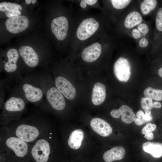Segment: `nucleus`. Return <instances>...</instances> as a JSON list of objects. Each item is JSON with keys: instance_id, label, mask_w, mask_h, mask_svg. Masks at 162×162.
Segmentation results:
<instances>
[{"instance_id": "obj_14", "label": "nucleus", "mask_w": 162, "mask_h": 162, "mask_svg": "<svg viewBox=\"0 0 162 162\" xmlns=\"http://www.w3.org/2000/svg\"><path fill=\"white\" fill-rule=\"evenodd\" d=\"M19 52L28 69L34 68L39 64L40 57L31 47L28 46H21L19 49Z\"/></svg>"}, {"instance_id": "obj_25", "label": "nucleus", "mask_w": 162, "mask_h": 162, "mask_svg": "<svg viewBox=\"0 0 162 162\" xmlns=\"http://www.w3.org/2000/svg\"><path fill=\"white\" fill-rule=\"evenodd\" d=\"M156 125L151 123L147 124L142 128L141 132L142 134H145L144 137L148 140H153L154 138V134L152 132L155 130Z\"/></svg>"}, {"instance_id": "obj_28", "label": "nucleus", "mask_w": 162, "mask_h": 162, "mask_svg": "<svg viewBox=\"0 0 162 162\" xmlns=\"http://www.w3.org/2000/svg\"><path fill=\"white\" fill-rule=\"evenodd\" d=\"M9 83L4 79L0 81V109L4 102L5 91L9 88Z\"/></svg>"}, {"instance_id": "obj_33", "label": "nucleus", "mask_w": 162, "mask_h": 162, "mask_svg": "<svg viewBox=\"0 0 162 162\" xmlns=\"http://www.w3.org/2000/svg\"><path fill=\"white\" fill-rule=\"evenodd\" d=\"M131 34L133 37L135 39H138L141 36V33L136 28H134L132 30Z\"/></svg>"}, {"instance_id": "obj_23", "label": "nucleus", "mask_w": 162, "mask_h": 162, "mask_svg": "<svg viewBox=\"0 0 162 162\" xmlns=\"http://www.w3.org/2000/svg\"><path fill=\"white\" fill-rule=\"evenodd\" d=\"M145 97L149 98L156 101L162 100V90L154 89L148 87L146 88L143 92Z\"/></svg>"}, {"instance_id": "obj_4", "label": "nucleus", "mask_w": 162, "mask_h": 162, "mask_svg": "<svg viewBox=\"0 0 162 162\" xmlns=\"http://www.w3.org/2000/svg\"><path fill=\"white\" fill-rule=\"evenodd\" d=\"M41 74L46 112L56 116L61 123L71 121L68 116L65 98L56 87L50 73L45 70Z\"/></svg>"}, {"instance_id": "obj_2", "label": "nucleus", "mask_w": 162, "mask_h": 162, "mask_svg": "<svg viewBox=\"0 0 162 162\" xmlns=\"http://www.w3.org/2000/svg\"><path fill=\"white\" fill-rule=\"evenodd\" d=\"M45 112H34L6 126L14 135L31 144L54 127Z\"/></svg>"}, {"instance_id": "obj_34", "label": "nucleus", "mask_w": 162, "mask_h": 162, "mask_svg": "<svg viewBox=\"0 0 162 162\" xmlns=\"http://www.w3.org/2000/svg\"><path fill=\"white\" fill-rule=\"evenodd\" d=\"M0 162H8L5 154L1 150H0Z\"/></svg>"}, {"instance_id": "obj_42", "label": "nucleus", "mask_w": 162, "mask_h": 162, "mask_svg": "<svg viewBox=\"0 0 162 162\" xmlns=\"http://www.w3.org/2000/svg\"><path fill=\"white\" fill-rule=\"evenodd\" d=\"M25 1L26 3L27 4H29L32 2L31 0H26Z\"/></svg>"}, {"instance_id": "obj_36", "label": "nucleus", "mask_w": 162, "mask_h": 162, "mask_svg": "<svg viewBox=\"0 0 162 162\" xmlns=\"http://www.w3.org/2000/svg\"><path fill=\"white\" fill-rule=\"evenodd\" d=\"M161 106V104L160 102L156 101L153 103L151 107V109H152L153 108H160Z\"/></svg>"}, {"instance_id": "obj_1", "label": "nucleus", "mask_w": 162, "mask_h": 162, "mask_svg": "<svg viewBox=\"0 0 162 162\" xmlns=\"http://www.w3.org/2000/svg\"><path fill=\"white\" fill-rule=\"evenodd\" d=\"M62 156L69 158L93 157L100 144L82 123L72 121L58 128Z\"/></svg>"}, {"instance_id": "obj_30", "label": "nucleus", "mask_w": 162, "mask_h": 162, "mask_svg": "<svg viewBox=\"0 0 162 162\" xmlns=\"http://www.w3.org/2000/svg\"><path fill=\"white\" fill-rule=\"evenodd\" d=\"M155 24L157 29L162 32V7L160 8L157 12Z\"/></svg>"}, {"instance_id": "obj_44", "label": "nucleus", "mask_w": 162, "mask_h": 162, "mask_svg": "<svg viewBox=\"0 0 162 162\" xmlns=\"http://www.w3.org/2000/svg\"></svg>"}, {"instance_id": "obj_20", "label": "nucleus", "mask_w": 162, "mask_h": 162, "mask_svg": "<svg viewBox=\"0 0 162 162\" xmlns=\"http://www.w3.org/2000/svg\"><path fill=\"white\" fill-rule=\"evenodd\" d=\"M22 9L21 6L16 3L5 2L0 3V11L4 12L9 18L20 16Z\"/></svg>"}, {"instance_id": "obj_39", "label": "nucleus", "mask_w": 162, "mask_h": 162, "mask_svg": "<svg viewBox=\"0 0 162 162\" xmlns=\"http://www.w3.org/2000/svg\"><path fill=\"white\" fill-rule=\"evenodd\" d=\"M86 4L89 5H92L94 4L97 1V0H84Z\"/></svg>"}, {"instance_id": "obj_43", "label": "nucleus", "mask_w": 162, "mask_h": 162, "mask_svg": "<svg viewBox=\"0 0 162 162\" xmlns=\"http://www.w3.org/2000/svg\"><path fill=\"white\" fill-rule=\"evenodd\" d=\"M36 2V0H31V2L32 3V4H35Z\"/></svg>"}, {"instance_id": "obj_21", "label": "nucleus", "mask_w": 162, "mask_h": 162, "mask_svg": "<svg viewBox=\"0 0 162 162\" xmlns=\"http://www.w3.org/2000/svg\"><path fill=\"white\" fill-rule=\"evenodd\" d=\"M143 151L154 158H158L162 157V143L159 142H147L142 145Z\"/></svg>"}, {"instance_id": "obj_12", "label": "nucleus", "mask_w": 162, "mask_h": 162, "mask_svg": "<svg viewBox=\"0 0 162 162\" xmlns=\"http://www.w3.org/2000/svg\"><path fill=\"white\" fill-rule=\"evenodd\" d=\"M131 69L128 60L123 57L118 58L113 65V71L116 78L120 81L126 82L130 76Z\"/></svg>"}, {"instance_id": "obj_26", "label": "nucleus", "mask_w": 162, "mask_h": 162, "mask_svg": "<svg viewBox=\"0 0 162 162\" xmlns=\"http://www.w3.org/2000/svg\"><path fill=\"white\" fill-rule=\"evenodd\" d=\"M57 162H96L94 158L85 157L77 158H69L62 156Z\"/></svg>"}, {"instance_id": "obj_8", "label": "nucleus", "mask_w": 162, "mask_h": 162, "mask_svg": "<svg viewBox=\"0 0 162 162\" xmlns=\"http://www.w3.org/2000/svg\"><path fill=\"white\" fill-rule=\"evenodd\" d=\"M80 122L87 128L100 145H103L106 139L112 134L113 129L110 124L100 117L83 118Z\"/></svg>"}, {"instance_id": "obj_35", "label": "nucleus", "mask_w": 162, "mask_h": 162, "mask_svg": "<svg viewBox=\"0 0 162 162\" xmlns=\"http://www.w3.org/2000/svg\"><path fill=\"white\" fill-rule=\"evenodd\" d=\"M142 119L145 123H146L152 121V117L151 115H148L145 114L144 116Z\"/></svg>"}, {"instance_id": "obj_16", "label": "nucleus", "mask_w": 162, "mask_h": 162, "mask_svg": "<svg viewBox=\"0 0 162 162\" xmlns=\"http://www.w3.org/2000/svg\"><path fill=\"white\" fill-rule=\"evenodd\" d=\"M29 24L28 18L21 15L8 18L5 22L7 30L10 32L16 34L26 29Z\"/></svg>"}, {"instance_id": "obj_13", "label": "nucleus", "mask_w": 162, "mask_h": 162, "mask_svg": "<svg viewBox=\"0 0 162 162\" xmlns=\"http://www.w3.org/2000/svg\"><path fill=\"white\" fill-rule=\"evenodd\" d=\"M55 84L64 97L68 100L74 98L76 89L72 83L66 77L62 75H57L54 77Z\"/></svg>"}, {"instance_id": "obj_6", "label": "nucleus", "mask_w": 162, "mask_h": 162, "mask_svg": "<svg viewBox=\"0 0 162 162\" xmlns=\"http://www.w3.org/2000/svg\"><path fill=\"white\" fill-rule=\"evenodd\" d=\"M31 144L13 134L6 126L0 130V150L5 154L8 162H30Z\"/></svg>"}, {"instance_id": "obj_3", "label": "nucleus", "mask_w": 162, "mask_h": 162, "mask_svg": "<svg viewBox=\"0 0 162 162\" xmlns=\"http://www.w3.org/2000/svg\"><path fill=\"white\" fill-rule=\"evenodd\" d=\"M62 155L60 136L54 127L31 144V162H57Z\"/></svg>"}, {"instance_id": "obj_11", "label": "nucleus", "mask_w": 162, "mask_h": 162, "mask_svg": "<svg viewBox=\"0 0 162 162\" xmlns=\"http://www.w3.org/2000/svg\"><path fill=\"white\" fill-rule=\"evenodd\" d=\"M99 24L93 18H87L83 20L78 27L76 35L81 40H84L93 35L98 30Z\"/></svg>"}, {"instance_id": "obj_37", "label": "nucleus", "mask_w": 162, "mask_h": 162, "mask_svg": "<svg viewBox=\"0 0 162 162\" xmlns=\"http://www.w3.org/2000/svg\"><path fill=\"white\" fill-rule=\"evenodd\" d=\"M135 124L137 125L140 126L145 123L142 119L136 118L134 121Z\"/></svg>"}, {"instance_id": "obj_22", "label": "nucleus", "mask_w": 162, "mask_h": 162, "mask_svg": "<svg viewBox=\"0 0 162 162\" xmlns=\"http://www.w3.org/2000/svg\"><path fill=\"white\" fill-rule=\"evenodd\" d=\"M142 20V17L140 13L133 11L127 15L124 25L126 28H131L140 23Z\"/></svg>"}, {"instance_id": "obj_24", "label": "nucleus", "mask_w": 162, "mask_h": 162, "mask_svg": "<svg viewBox=\"0 0 162 162\" xmlns=\"http://www.w3.org/2000/svg\"><path fill=\"white\" fill-rule=\"evenodd\" d=\"M157 5L156 0H144L141 3L140 9L142 13L147 15L154 10Z\"/></svg>"}, {"instance_id": "obj_29", "label": "nucleus", "mask_w": 162, "mask_h": 162, "mask_svg": "<svg viewBox=\"0 0 162 162\" xmlns=\"http://www.w3.org/2000/svg\"><path fill=\"white\" fill-rule=\"evenodd\" d=\"M131 1L129 0H112L111 2L115 8L120 10L127 7Z\"/></svg>"}, {"instance_id": "obj_32", "label": "nucleus", "mask_w": 162, "mask_h": 162, "mask_svg": "<svg viewBox=\"0 0 162 162\" xmlns=\"http://www.w3.org/2000/svg\"><path fill=\"white\" fill-rule=\"evenodd\" d=\"M148 44V41L145 38H141L139 41V46L142 48L145 47L147 46Z\"/></svg>"}, {"instance_id": "obj_5", "label": "nucleus", "mask_w": 162, "mask_h": 162, "mask_svg": "<svg viewBox=\"0 0 162 162\" xmlns=\"http://www.w3.org/2000/svg\"><path fill=\"white\" fill-rule=\"evenodd\" d=\"M10 92L19 95L27 103H32L46 112L41 74L29 73L23 76Z\"/></svg>"}, {"instance_id": "obj_18", "label": "nucleus", "mask_w": 162, "mask_h": 162, "mask_svg": "<svg viewBox=\"0 0 162 162\" xmlns=\"http://www.w3.org/2000/svg\"><path fill=\"white\" fill-rule=\"evenodd\" d=\"M101 51V44L96 42L85 48L82 52L81 56L84 61L92 62L96 60L99 57Z\"/></svg>"}, {"instance_id": "obj_38", "label": "nucleus", "mask_w": 162, "mask_h": 162, "mask_svg": "<svg viewBox=\"0 0 162 162\" xmlns=\"http://www.w3.org/2000/svg\"><path fill=\"white\" fill-rule=\"evenodd\" d=\"M144 115L145 114L142 111L139 110L137 112L136 116L137 118L142 119L143 118Z\"/></svg>"}, {"instance_id": "obj_7", "label": "nucleus", "mask_w": 162, "mask_h": 162, "mask_svg": "<svg viewBox=\"0 0 162 162\" xmlns=\"http://www.w3.org/2000/svg\"><path fill=\"white\" fill-rule=\"evenodd\" d=\"M26 104L21 96L10 92L8 99L1 108V125L7 126L11 122L20 119L26 110Z\"/></svg>"}, {"instance_id": "obj_17", "label": "nucleus", "mask_w": 162, "mask_h": 162, "mask_svg": "<svg viewBox=\"0 0 162 162\" xmlns=\"http://www.w3.org/2000/svg\"><path fill=\"white\" fill-rule=\"evenodd\" d=\"M110 114L113 118H121L123 122L128 124L132 123L136 118V115L132 109L125 105H122L118 109L112 110Z\"/></svg>"}, {"instance_id": "obj_31", "label": "nucleus", "mask_w": 162, "mask_h": 162, "mask_svg": "<svg viewBox=\"0 0 162 162\" xmlns=\"http://www.w3.org/2000/svg\"><path fill=\"white\" fill-rule=\"evenodd\" d=\"M138 30L143 35L145 36L148 32L149 28L148 26L144 23H140L137 26Z\"/></svg>"}, {"instance_id": "obj_15", "label": "nucleus", "mask_w": 162, "mask_h": 162, "mask_svg": "<svg viewBox=\"0 0 162 162\" xmlns=\"http://www.w3.org/2000/svg\"><path fill=\"white\" fill-rule=\"evenodd\" d=\"M51 28L56 38L60 40H64L66 37L68 28V22L66 17L60 16L53 19Z\"/></svg>"}, {"instance_id": "obj_41", "label": "nucleus", "mask_w": 162, "mask_h": 162, "mask_svg": "<svg viewBox=\"0 0 162 162\" xmlns=\"http://www.w3.org/2000/svg\"><path fill=\"white\" fill-rule=\"evenodd\" d=\"M158 74L162 78V67L160 68L158 70Z\"/></svg>"}, {"instance_id": "obj_27", "label": "nucleus", "mask_w": 162, "mask_h": 162, "mask_svg": "<svg viewBox=\"0 0 162 162\" xmlns=\"http://www.w3.org/2000/svg\"><path fill=\"white\" fill-rule=\"evenodd\" d=\"M153 103L152 99L147 97L141 98L140 104L142 108L144 110L145 114L150 115L151 113V107Z\"/></svg>"}, {"instance_id": "obj_19", "label": "nucleus", "mask_w": 162, "mask_h": 162, "mask_svg": "<svg viewBox=\"0 0 162 162\" xmlns=\"http://www.w3.org/2000/svg\"><path fill=\"white\" fill-rule=\"evenodd\" d=\"M106 97V88L102 83L97 82L93 87L91 101L93 105L98 106L104 102Z\"/></svg>"}, {"instance_id": "obj_40", "label": "nucleus", "mask_w": 162, "mask_h": 162, "mask_svg": "<svg viewBox=\"0 0 162 162\" xmlns=\"http://www.w3.org/2000/svg\"><path fill=\"white\" fill-rule=\"evenodd\" d=\"M80 7L82 8H85L87 7L86 4L84 2V0H81L80 3Z\"/></svg>"}, {"instance_id": "obj_10", "label": "nucleus", "mask_w": 162, "mask_h": 162, "mask_svg": "<svg viewBox=\"0 0 162 162\" xmlns=\"http://www.w3.org/2000/svg\"><path fill=\"white\" fill-rule=\"evenodd\" d=\"M125 154V149L122 146H115L105 150L100 145L93 158L96 162H118L124 158Z\"/></svg>"}, {"instance_id": "obj_9", "label": "nucleus", "mask_w": 162, "mask_h": 162, "mask_svg": "<svg viewBox=\"0 0 162 162\" xmlns=\"http://www.w3.org/2000/svg\"><path fill=\"white\" fill-rule=\"evenodd\" d=\"M19 55L17 50L14 48L9 49L6 54L7 60L4 62L3 70L5 75L4 79L9 83L14 82L17 83L23 77L22 70L17 63Z\"/></svg>"}]
</instances>
